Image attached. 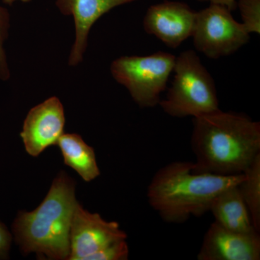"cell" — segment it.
Returning a JSON list of instances; mask_svg holds the SVG:
<instances>
[{
  "label": "cell",
  "instance_id": "1",
  "mask_svg": "<svg viewBox=\"0 0 260 260\" xmlns=\"http://www.w3.org/2000/svg\"><path fill=\"white\" fill-rule=\"evenodd\" d=\"M192 121L191 146L198 172L239 175L260 155V123L246 114L218 109Z\"/></svg>",
  "mask_w": 260,
  "mask_h": 260
},
{
  "label": "cell",
  "instance_id": "2",
  "mask_svg": "<svg viewBox=\"0 0 260 260\" xmlns=\"http://www.w3.org/2000/svg\"><path fill=\"white\" fill-rule=\"evenodd\" d=\"M244 177V174L220 176L198 172L194 162H172L154 174L147 198L164 221L183 223L191 216L208 213L219 193L239 185Z\"/></svg>",
  "mask_w": 260,
  "mask_h": 260
},
{
  "label": "cell",
  "instance_id": "3",
  "mask_svg": "<svg viewBox=\"0 0 260 260\" xmlns=\"http://www.w3.org/2000/svg\"><path fill=\"white\" fill-rule=\"evenodd\" d=\"M75 191V181L61 172L37 209L19 212L13 231L23 253H36L49 259H68L70 228L78 203Z\"/></svg>",
  "mask_w": 260,
  "mask_h": 260
},
{
  "label": "cell",
  "instance_id": "4",
  "mask_svg": "<svg viewBox=\"0 0 260 260\" xmlns=\"http://www.w3.org/2000/svg\"><path fill=\"white\" fill-rule=\"evenodd\" d=\"M173 71L172 87L158 104L166 114L196 117L220 109L215 81L195 51H184L176 56Z\"/></svg>",
  "mask_w": 260,
  "mask_h": 260
},
{
  "label": "cell",
  "instance_id": "5",
  "mask_svg": "<svg viewBox=\"0 0 260 260\" xmlns=\"http://www.w3.org/2000/svg\"><path fill=\"white\" fill-rule=\"evenodd\" d=\"M176 56L158 51L147 56H124L112 61L111 73L118 83L127 89L141 108L158 105L174 70Z\"/></svg>",
  "mask_w": 260,
  "mask_h": 260
},
{
  "label": "cell",
  "instance_id": "6",
  "mask_svg": "<svg viewBox=\"0 0 260 260\" xmlns=\"http://www.w3.org/2000/svg\"><path fill=\"white\" fill-rule=\"evenodd\" d=\"M195 49L210 59L231 55L249 42L250 34L220 5L197 12L192 36Z\"/></svg>",
  "mask_w": 260,
  "mask_h": 260
},
{
  "label": "cell",
  "instance_id": "7",
  "mask_svg": "<svg viewBox=\"0 0 260 260\" xmlns=\"http://www.w3.org/2000/svg\"><path fill=\"white\" fill-rule=\"evenodd\" d=\"M126 234L115 221H107L99 214L84 210L77 203L70 233V260H88L89 256Z\"/></svg>",
  "mask_w": 260,
  "mask_h": 260
},
{
  "label": "cell",
  "instance_id": "8",
  "mask_svg": "<svg viewBox=\"0 0 260 260\" xmlns=\"http://www.w3.org/2000/svg\"><path fill=\"white\" fill-rule=\"evenodd\" d=\"M197 12L182 2L164 1L147 10L143 27L167 47L177 49L192 36Z\"/></svg>",
  "mask_w": 260,
  "mask_h": 260
},
{
  "label": "cell",
  "instance_id": "9",
  "mask_svg": "<svg viewBox=\"0 0 260 260\" xmlns=\"http://www.w3.org/2000/svg\"><path fill=\"white\" fill-rule=\"evenodd\" d=\"M64 107L58 98H49L32 108L20 133L27 153L37 157L48 147L56 145L64 134Z\"/></svg>",
  "mask_w": 260,
  "mask_h": 260
},
{
  "label": "cell",
  "instance_id": "10",
  "mask_svg": "<svg viewBox=\"0 0 260 260\" xmlns=\"http://www.w3.org/2000/svg\"><path fill=\"white\" fill-rule=\"evenodd\" d=\"M198 260H259L260 236L257 232H234L210 224L202 243Z\"/></svg>",
  "mask_w": 260,
  "mask_h": 260
},
{
  "label": "cell",
  "instance_id": "11",
  "mask_svg": "<svg viewBox=\"0 0 260 260\" xmlns=\"http://www.w3.org/2000/svg\"><path fill=\"white\" fill-rule=\"evenodd\" d=\"M136 1L138 0H56L61 13L72 15L74 19L75 39L68 59L70 66H77L83 60L89 32L99 18L116 7Z\"/></svg>",
  "mask_w": 260,
  "mask_h": 260
},
{
  "label": "cell",
  "instance_id": "12",
  "mask_svg": "<svg viewBox=\"0 0 260 260\" xmlns=\"http://www.w3.org/2000/svg\"><path fill=\"white\" fill-rule=\"evenodd\" d=\"M239 185L219 193L212 201L209 211L213 214L215 223L225 229L237 232H256Z\"/></svg>",
  "mask_w": 260,
  "mask_h": 260
},
{
  "label": "cell",
  "instance_id": "13",
  "mask_svg": "<svg viewBox=\"0 0 260 260\" xmlns=\"http://www.w3.org/2000/svg\"><path fill=\"white\" fill-rule=\"evenodd\" d=\"M64 164L74 169L86 182L100 175L93 148L78 134H62L57 143Z\"/></svg>",
  "mask_w": 260,
  "mask_h": 260
},
{
  "label": "cell",
  "instance_id": "14",
  "mask_svg": "<svg viewBox=\"0 0 260 260\" xmlns=\"http://www.w3.org/2000/svg\"><path fill=\"white\" fill-rule=\"evenodd\" d=\"M244 179L239 185L243 200L249 210L256 232H260V155L244 173Z\"/></svg>",
  "mask_w": 260,
  "mask_h": 260
},
{
  "label": "cell",
  "instance_id": "15",
  "mask_svg": "<svg viewBox=\"0 0 260 260\" xmlns=\"http://www.w3.org/2000/svg\"><path fill=\"white\" fill-rule=\"evenodd\" d=\"M10 15L9 11L0 3V80L6 81L10 77V70L5 44L9 37Z\"/></svg>",
  "mask_w": 260,
  "mask_h": 260
},
{
  "label": "cell",
  "instance_id": "16",
  "mask_svg": "<svg viewBox=\"0 0 260 260\" xmlns=\"http://www.w3.org/2000/svg\"><path fill=\"white\" fill-rule=\"evenodd\" d=\"M242 24L249 34L260 32V0H239L237 2Z\"/></svg>",
  "mask_w": 260,
  "mask_h": 260
},
{
  "label": "cell",
  "instance_id": "17",
  "mask_svg": "<svg viewBox=\"0 0 260 260\" xmlns=\"http://www.w3.org/2000/svg\"><path fill=\"white\" fill-rule=\"evenodd\" d=\"M129 254L126 239H121L104 246L89 256L88 260H126L129 257Z\"/></svg>",
  "mask_w": 260,
  "mask_h": 260
},
{
  "label": "cell",
  "instance_id": "18",
  "mask_svg": "<svg viewBox=\"0 0 260 260\" xmlns=\"http://www.w3.org/2000/svg\"><path fill=\"white\" fill-rule=\"evenodd\" d=\"M11 243V235L7 228L0 222V259L8 257Z\"/></svg>",
  "mask_w": 260,
  "mask_h": 260
},
{
  "label": "cell",
  "instance_id": "19",
  "mask_svg": "<svg viewBox=\"0 0 260 260\" xmlns=\"http://www.w3.org/2000/svg\"><path fill=\"white\" fill-rule=\"evenodd\" d=\"M200 3H209L210 4L220 5L225 7L228 9L233 11L237 9V0H197Z\"/></svg>",
  "mask_w": 260,
  "mask_h": 260
},
{
  "label": "cell",
  "instance_id": "20",
  "mask_svg": "<svg viewBox=\"0 0 260 260\" xmlns=\"http://www.w3.org/2000/svg\"><path fill=\"white\" fill-rule=\"evenodd\" d=\"M5 5H12L14 4L16 2H22V3H28L31 0H2Z\"/></svg>",
  "mask_w": 260,
  "mask_h": 260
}]
</instances>
